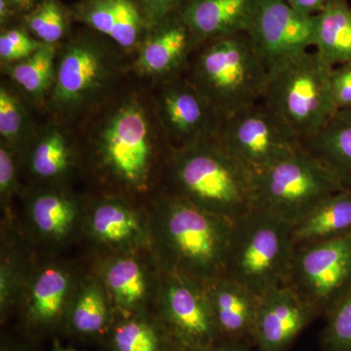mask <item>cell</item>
Returning a JSON list of instances; mask_svg holds the SVG:
<instances>
[{
  "label": "cell",
  "mask_w": 351,
  "mask_h": 351,
  "mask_svg": "<svg viewBox=\"0 0 351 351\" xmlns=\"http://www.w3.org/2000/svg\"><path fill=\"white\" fill-rule=\"evenodd\" d=\"M149 218V251L161 274L207 284L225 276L233 221L180 196L157 198Z\"/></svg>",
  "instance_id": "obj_1"
},
{
  "label": "cell",
  "mask_w": 351,
  "mask_h": 351,
  "mask_svg": "<svg viewBox=\"0 0 351 351\" xmlns=\"http://www.w3.org/2000/svg\"><path fill=\"white\" fill-rule=\"evenodd\" d=\"M173 195L234 221L253 209L254 174L212 141L174 147Z\"/></svg>",
  "instance_id": "obj_2"
},
{
  "label": "cell",
  "mask_w": 351,
  "mask_h": 351,
  "mask_svg": "<svg viewBox=\"0 0 351 351\" xmlns=\"http://www.w3.org/2000/svg\"><path fill=\"white\" fill-rule=\"evenodd\" d=\"M191 82L225 119L263 101L269 71L242 32L211 40L196 59Z\"/></svg>",
  "instance_id": "obj_3"
},
{
  "label": "cell",
  "mask_w": 351,
  "mask_h": 351,
  "mask_svg": "<svg viewBox=\"0 0 351 351\" xmlns=\"http://www.w3.org/2000/svg\"><path fill=\"white\" fill-rule=\"evenodd\" d=\"M293 228L256 208L233 221L225 276L258 297L285 285L295 250Z\"/></svg>",
  "instance_id": "obj_4"
},
{
  "label": "cell",
  "mask_w": 351,
  "mask_h": 351,
  "mask_svg": "<svg viewBox=\"0 0 351 351\" xmlns=\"http://www.w3.org/2000/svg\"><path fill=\"white\" fill-rule=\"evenodd\" d=\"M332 69L316 51H306L269 75L263 101L302 143L319 133L338 112Z\"/></svg>",
  "instance_id": "obj_5"
},
{
  "label": "cell",
  "mask_w": 351,
  "mask_h": 351,
  "mask_svg": "<svg viewBox=\"0 0 351 351\" xmlns=\"http://www.w3.org/2000/svg\"><path fill=\"white\" fill-rule=\"evenodd\" d=\"M343 186L331 171L304 147L254 174L253 208L295 226Z\"/></svg>",
  "instance_id": "obj_6"
},
{
  "label": "cell",
  "mask_w": 351,
  "mask_h": 351,
  "mask_svg": "<svg viewBox=\"0 0 351 351\" xmlns=\"http://www.w3.org/2000/svg\"><path fill=\"white\" fill-rule=\"evenodd\" d=\"M213 141L253 174L302 147L294 132L263 101L221 119Z\"/></svg>",
  "instance_id": "obj_7"
},
{
  "label": "cell",
  "mask_w": 351,
  "mask_h": 351,
  "mask_svg": "<svg viewBox=\"0 0 351 351\" xmlns=\"http://www.w3.org/2000/svg\"><path fill=\"white\" fill-rule=\"evenodd\" d=\"M285 285L326 315L351 289V233L295 247Z\"/></svg>",
  "instance_id": "obj_8"
},
{
  "label": "cell",
  "mask_w": 351,
  "mask_h": 351,
  "mask_svg": "<svg viewBox=\"0 0 351 351\" xmlns=\"http://www.w3.org/2000/svg\"><path fill=\"white\" fill-rule=\"evenodd\" d=\"M154 311L179 351H195L219 343L204 284L188 277L161 274Z\"/></svg>",
  "instance_id": "obj_9"
},
{
  "label": "cell",
  "mask_w": 351,
  "mask_h": 351,
  "mask_svg": "<svg viewBox=\"0 0 351 351\" xmlns=\"http://www.w3.org/2000/svg\"><path fill=\"white\" fill-rule=\"evenodd\" d=\"M101 167L121 186L143 191L151 175L149 122L137 104L120 108L103 130L99 144Z\"/></svg>",
  "instance_id": "obj_10"
},
{
  "label": "cell",
  "mask_w": 351,
  "mask_h": 351,
  "mask_svg": "<svg viewBox=\"0 0 351 351\" xmlns=\"http://www.w3.org/2000/svg\"><path fill=\"white\" fill-rule=\"evenodd\" d=\"M315 16L298 12L286 0H255L250 36L269 75L314 46Z\"/></svg>",
  "instance_id": "obj_11"
},
{
  "label": "cell",
  "mask_w": 351,
  "mask_h": 351,
  "mask_svg": "<svg viewBox=\"0 0 351 351\" xmlns=\"http://www.w3.org/2000/svg\"><path fill=\"white\" fill-rule=\"evenodd\" d=\"M78 280L71 267L61 263L29 269L18 307L25 329L36 335L63 330Z\"/></svg>",
  "instance_id": "obj_12"
},
{
  "label": "cell",
  "mask_w": 351,
  "mask_h": 351,
  "mask_svg": "<svg viewBox=\"0 0 351 351\" xmlns=\"http://www.w3.org/2000/svg\"><path fill=\"white\" fill-rule=\"evenodd\" d=\"M96 274L107 289L117 316L154 311L161 272L149 251L105 255Z\"/></svg>",
  "instance_id": "obj_13"
},
{
  "label": "cell",
  "mask_w": 351,
  "mask_h": 351,
  "mask_svg": "<svg viewBox=\"0 0 351 351\" xmlns=\"http://www.w3.org/2000/svg\"><path fill=\"white\" fill-rule=\"evenodd\" d=\"M82 230L105 255L149 251L147 214L122 198L94 202L85 211Z\"/></svg>",
  "instance_id": "obj_14"
},
{
  "label": "cell",
  "mask_w": 351,
  "mask_h": 351,
  "mask_svg": "<svg viewBox=\"0 0 351 351\" xmlns=\"http://www.w3.org/2000/svg\"><path fill=\"white\" fill-rule=\"evenodd\" d=\"M319 314L292 288L281 286L261 295L254 326V346L261 351H289Z\"/></svg>",
  "instance_id": "obj_15"
},
{
  "label": "cell",
  "mask_w": 351,
  "mask_h": 351,
  "mask_svg": "<svg viewBox=\"0 0 351 351\" xmlns=\"http://www.w3.org/2000/svg\"><path fill=\"white\" fill-rule=\"evenodd\" d=\"M166 128L178 147L214 140L221 117L191 82H174L161 101Z\"/></svg>",
  "instance_id": "obj_16"
},
{
  "label": "cell",
  "mask_w": 351,
  "mask_h": 351,
  "mask_svg": "<svg viewBox=\"0 0 351 351\" xmlns=\"http://www.w3.org/2000/svg\"><path fill=\"white\" fill-rule=\"evenodd\" d=\"M108 75L107 60L98 48L86 43L69 45L58 64L55 103L64 108L82 105L98 93Z\"/></svg>",
  "instance_id": "obj_17"
},
{
  "label": "cell",
  "mask_w": 351,
  "mask_h": 351,
  "mask_svg": "<svg viewBox=\"0 0 351 351\" xmlns=\"http://www.w3.org/2000/svg\"><path fill=\"white\" fill-rule=\"evenodd\" d=\"M205 286L218 328L219 343L254 348V326L260 297L226 276Z\"/></svg>",
  "instance_id": "obj_18"
},
{
  "label": "cell",
  "mask_w": 351,
  "mask_h": 351,
  "mask_svg": "<svg viewBox=\"0 0 351 351\" xmlns=\"http://www.w3.org/2000/svg\"><path fill=\"white\" fill-rule=\"evenodd\" d=\"M117 318L105 285L97 274L78 280L63 331L80 341H103Z\"/></svg>",
  "instance_id": "obj_19"
},
{
  "label": "cell",
  "mask_w": 351,
  "mask_h": 351,
  "mask_svg": "<svg viewBox=\"0 0 351 351\" xmlns=\"http://www.w3.org/2000/svg\"><path fill=\"white\" fill-rule=\"evenodd\" d=\"M255 0H191L182 20L196 40H213L250 31Z\"/></svg>",
  "instance_id": "obj_20"
},
{
  "label": "cell",
  "mask_w": 351,
  "mask_h": 351,
  "mask_svg": "<svg viewBox=\"0 0 351 351\" xmlns=\"http://www.w3.org/2000/svg\"><path fill=\"white\" fill-rule=\"evenodd\" d=\"M27 223L43 243L59 246L82 230L85 211L80 203L59 191H43L29 201Z\"/></svg>",
  "instance_id": "obj_21"
},
{
  "label": "cell",
  "mask_w": 351,
  "mask_h": 351,
  "mask_svg": "<svg viewBox=\"0 0 351 351\" xmlns=\"http://www.w3.org/2000/svg\"><path fill=\"white\" fill-rule=\"evenodd\" d=\"M101 343L105 351H179L154 311L117 316Z\"/></svg>",
  "instance_id": "obj_22"
},
{
  "label": "cell",
  "mask_w": 351,
  "mask_h": 351,
  "mask_svg": "<svg viewBox=\"0 0 351 351\" xmlns=\"http://www.w3.org/2000/svg\"><path fill=\"white\" fill-rule=\"evenodd\" d=\"M338 178L343 189L351 191V108L339 110L314 137L302 143Z\"/></svg>",
  "instance_id": "obj_23"
},
{
  "label": "cell",
  "mask_w": 351,
  "mask_h": 351,
  "mask_svg": "<svg viewBox=\"0 0 351 351\" xmlns=\"http://www.w3.org/2000/svg\"><path fill=\"white\" fill-rule=\"evenodd\" d=\"M351 233V191L343 189L322 201L293 228L295 247Z\"/></svg>",
  "instance_id": "obj_24"
},
{
  "label": "cell",
  "mask_w": 351,
  "mask_h": 351,
  "mask_svg": "<svg viewBox=\"0 0 351 351\" xmlns=\"http://www.w3.org/2000/svg\"><path fill=\"white\" fill-rule=\"evenodd\" d=\"M313 47L332 68L351 62V9L346 0H328L315 16Z\"/></svg>",
  "instance_id": "obj_25"
},
{
  "label": "cell",
  "mask_w": 351,
  "mask_h": 351,
  "mask_svg": "<svg viewBox=\"0 0 351 351\" xmlns=\"http://www.w3.org/2000/svg\"><path fill=\"white\" fill-rule=\"evenodd\" d=\"M195 41L184 21L166 25L141 51L138 69L154 75L174 73L184 64Z\"/></svg>",
  "instance_id": "obj_26"
},
{
  "label": "cell",
  "mask_w": 351,
  "mask_h": 351,
  "mask_svg": "<svg viewBox=\"0 0 351 351\" xmlns=\"http://www.w3.org/2000/svg\"><path fill=\"white\" fill-rule=\"evenodd\" d=\"M29 272L20 248L15 243L6 244L2 249L0 262V318L2 323L19 307Z\"/></svg>",
  "instance_id": "obj_27"
},
{
  "label": "cell",
  "mask_w": 351,
  "mask_h": 351,
  "mask_svg": "<svg viewBox=\"0 0 351 351\" xmlns=\"http://www.w3.org/2000/svg\"><path fill=\"white\" fill-rule=\"evenodd\" d=\"M54 62V44H43L31 56L14 64L11 76L27 94L39 98L55 83Z\"/></svg>",
  "instance_id": "obj_28"
},
{
  "label": "cell",
  "mask_w": 351,
  "mask_h": 351,
  "mask_svg": "<svg viewBox=\"0 0 351 351\" xmlns=\"http://www.w3.org/2000/svg\"><path fill=\"white\" fill-rule=\"evenodd\" d=\"M71 152L60 132L46 134L32 149L29 166L32 174L44 181L60 179L69 172Z\"/></svg>",
  "instance_id": "obj_29"
},
{
  "label": "cell",
  "mask_w": 351,
  "mask_h": 351,
  "mask_svg": "<svg viewBox=\"0 0 351 351\" xmlns=\"http://www.w3.org/2000/svg\"><path fill=\"white\" fill-rule=\"evenodd\" d=\"M326 324L320 334L324 351H351V289L325 315Z\"/></svg>",
  "instance_id": "obj_30"
},
{
  "label": "cell",
  "mask_w": 351,
  "mask_h": 351,
  "mask_svg": "<svg viewBox=\"0 0 351 351\" xmlns=\"http://www.w3.org/2000/svg\"><path fill=\"white\" fill-rule=\"evenodd\" d=\"M29 29L39 41L54 44L63 38L64 18L61 8L54 0H45L27 20Z\"/></svg>",
  "instance_id": "obj_31"
},
{
  "label": "cell",
  "mask_w": 351,
  "mask_h": 351,
  "mask_svg": "<svg viewBox=\"0 0 351 351\" xmlns=\"http://www.w3.org/2000/svg\"><path fill=\"white\" fill-rule=\"evenodd\" d=\"M115 27L112 38L124 48L137 43L142 27V19L137 7L131 0H114Z\"/></svg>",
  "instance_id": "obj_32"
},
{
  "label": "cell",
  "mask_w": 351,
  "mask_h": 351,
  "mask_svg": "<svg viewBox=\"0 0 351 351\" xmlns=\"http://www.w3.org/2000/svg\"><path fill=\"white\" fill-rule=\"evenodd\" d=\"M25 115L16 97L7 91L0 90V134L6 142L19 141L24 129Z\"/></svg>",
  "instance_id": "obj_33"
},
{
  "label": "cell",
  "mask_w": 351,
  "mask_h": 351,
  "mask_svg": "<svg viewBox=\"0 0 351 351\" xmlns=\"http://www.w3.org/2000/svg\"><path fill=\"white\" fill-rule=\"evenodd\" d=\"M29 38L25 32L11 29L0 36V57L2 61L20 62L34 54L43 45Z\"/></svg>",
  "instance_id": "obj_34"
},
{
  "label": "cell",
  "mask_w": 351,
  "mask_h": 351,
  "mask_svg": "<svg viewBox=\"0 0 351 351\" xmlns=\"http://www.w3.org/2000/svg\"><path fill=\"white\" fill-rule=\"evenodd\" d=\"M82 16L96 31L112 38L115 27L114 0H90L83 6Z\"/></svg>",
  "instance_id": "obj_35"
},
{
  "label": "cell",
  "mask_w": 351,
  "mask_h": 351,
  "mask_svg": "<svg viewBox=\"0 0 351 351\" xmlns=\"http://www.w3.org/2000/svg\"><path fill=\"white\" fill-rule=\"evenodd\" d=\"M331 86L338 110L351 108V62L332 69Z\"/></svg>",
  "instance_id": "obj_36"
},
{
  "label": "cell",
  "mask_w": 351,
  "mask_h": 351,
  "mask_svg": "<svg viewBox=\"0 0 351 351\" xmlns=\"http://www.w3.org/2000/svg\"><path fill=\"white\" fill-rule=\"evenodd\" d=\"M16 167L12 152L6 145L0 149V195L2 204H5V212L8 200L12 196L16 189Z\"/></svg>",
  "instance_id": "obj_37"
},
{
  "label": "cell",
  "mask_w": 351,
  "mask_h": 351,
  "mask_svg": "<svg viewBox=\"0 0 351 351\" xmlns=\"http://www.w3.org/2000/svg\"><path fill=\"white\" fill-rule=\"evenodd\" d=\"M145 14L154 24L165 19L182 0H142Z\"/></svg>",
  "instance_id": "obj_38"
},
{
  "label": "cell",
  "mask_w": 351,
  "mask_h": 351,
  "mask_svg": "<svg viewBox=\"0 0 351 351\" xmlns=\"http://www.w3.org/2000/svg\"><path fill=\"white\" fill-rule=\"evenodd\" d=\"M328 0H286L298 12L307 16H316L324 9Z\"/></svg>",
  "instance_id": "obj_39"
},
{
  "label": "cell",
  "mask_w": 351,
  "mask_h": 351,
  "mask_svg": "<svg viewBox=\"0 0 351 351\" xmlns=\"http://www.w3.org/2000/svg\"><path fill=\"white\" fill-rule=\"evenodd\" d=\"M252 348L253 346L239 345V343H219L195 351H261L254 350Z\"/></svg>",
  "instance_id": "obj_40"
},
{
  "label": "cell",
  "mask_w": 351,
  "mask_h": 351,
  "mask_svg": "<svg viewBox=\"0 0 351 351\" xmlns=\"http://www.w3.org/2000/svg\"><path fill=\"white\" fill-rule=\"evenodd\" d=\"M0 351H29L25 346L22 345H16V343H8V341H2Z\"/></svg>",
  "instance_id": "obj_41"
},
{
  "label": "cell",
  "mask_w": 351,
  "mask_h": 351,
  "mask_svg": "<svg viewBox=\"0 0 351 351\" xmlns=\"http://www.w3.org/2000/svg\"><path fill=\"white\" fill-rule=\"evenodd\" d=\"M50 351H80L75 350L73 348H66V346H63L60 343V341L58 339H54L52 343V348H51Z\"/></svg>",
  "instance_id": "obj_42"
},
{
  "label": "cell",
  "mask_w": 351,
  "mask_h": 351,
  "mask_svg": "<svg viewBox=\"0 0 351 351\" xmlns=\"http://www.w3.org/2000/svg\"><path fill=\"white\" fill-rule=\"evenodd\" d=\"M8 0H0V17L1 20H5L9 14L8 5H7Z\"/></svg>",
  "instance_id": "obj_43"
},
{
  "label": "cell",
  "mask_w": 351,
  "mask_h": 351,
  "mask_svg": "<svg viewBox=\"0 0 351 351\" xmlns=\"http://www.w3.org/2000/svg\"><path fill=\"white\" fill-rule=\"evenodd\" d=\"M8 1L10 2V3H13L14 5L25 8V7L31 5L34 0H8Z\"/></svg>",
  "instance_id": "obj_44"
}]
</instances>
